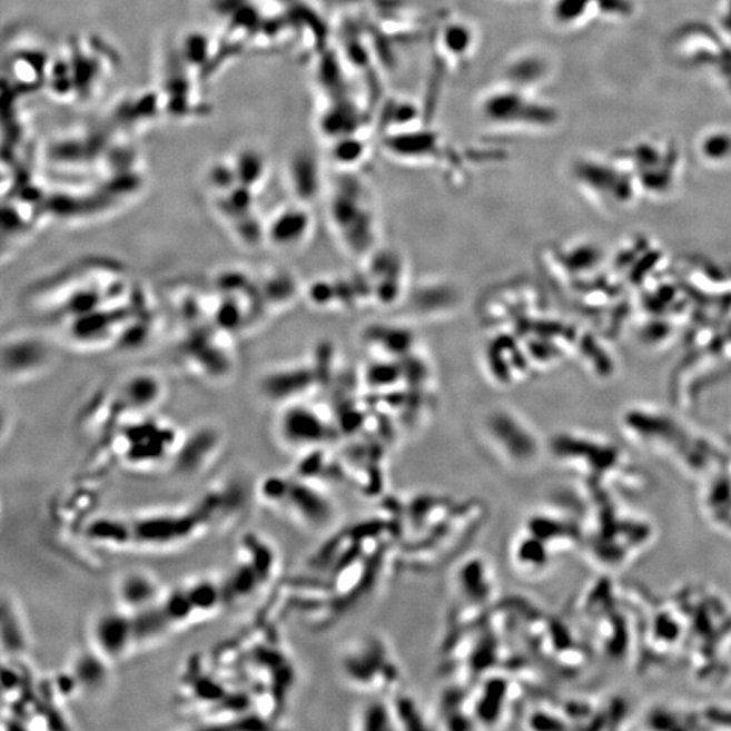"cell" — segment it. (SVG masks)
Instances as JSON below:
<instances>
[{
    "label": "cell",
    "instance_id": "cell-5",
    "mask_svg": "<svg viewBox=\"0 0 731 731\" xmlns=\"http://www.w3.org/2000/svg\"><path fill=\"white\" fill-rule=\"evenodd\" d=\"M93 650L108 661L120 660L140 643L136 618L127 610L108 611L92 624Z\"/></svg>",
    "mask_w": 731,
    "mask_h": 731
},
{
    "label": "cell",
    "instance_id": "cell-3",
    "mask_svg": "<svg viewBox=\"0 0 731 731\" xmlns=\"http://www.w3.org/2000/svg\"><path fill=\"white\" fill-rule=\"evenodd\" d=\"M259 493L268 505L284 510L309 530H324L334 522L336 510L316 481L268 477Z\"/></svg>",
    "mask_w": 731,
    "mask_h": 731
},
{
    "label": "cell",
    "instance_id": "cell-9",
    "mask_svg": "<svg viewBox=\"0 0 731 731\" xmlns=\"http://www.w3.org/2000/svg\"><path fill=\"white\" fill-rule=\"evenodd\" d=\"M476 31L465 22L454 21L441 31L442 51L455 60L467 59L476 48Z\"/></svg>",
    "mask_w": 731,
    "mask_h": 731
},
{
    "label": "cell",
    "instance_id": "cell-6",
    "mask_svg": "<svg viewBox=\"0 0 731 731\" xmlns=\"http://www.w3.org/2000/svg\"><path fill=\"white\" fill-rule=\"evenodd\" d=\"M279 439L287 447L299 450H317L330 436L327 421L308 406L289 405L280 414L277 423Z\"/></svg>",
    "mask_w": 731,
    "mask_h": 731
},
{
    "label": "cell",
    "instance_id": "cell-4",
    "mask_svg": "<svg viewBox=\"0 0 731 731\" xmlns=\"http://www.w3.org/2000/svg\"><path fill=\"white\" fill-rule=\"evenodd\" d=\"M478 111L484 121L500 129L534 127L541 122V108L526 90L502 83L480 99Z\"/></svg>",
    "mask_w": 731,
    "mask_h": 731
},
{
    "label": "cell",
    "instance_id": "cell-1",
    "mask_svg": "<svg viewBox=\"0 0 731 731\" xmlns=\"http://www.w3.org/2000/svg\"><path fill=\"white\" fill-rule=\"evenodd\" d=\"M217 502L206 498L197 508L184 512H161L134 518H101L92 524L93 541L115 546H146L165 549L194 539L209 526Z\"/></svg>",
    "mask_w": 731,
    "mask_h": 731
},
{
    "label": "cell",
    "instance_id": "cell-10",
    "mask_svg": "<svg viewBox=\"0 0 731 731\" xmlns=\"http://www.w3.org/2000/svg\"><path fill=\"white\" fill-rule=\"evenodd\" d=\"M235 171L239 182L254 191L256 185L261 184L266 174V160L255 149H244L234 162Z\"/></svg>",
    "mask_w": 731,
    "mask_h": 731
},
{
    "label": "cell",
    "instance_id": "cell-8",
    "mask_svg": "<svg viewBox=\"0 0 731 731\" xmlns=\"http://www.w3.org/2000/svg\"><path fill=\"white\" fill-rule=\"evenodd\" d=\"M117 592L122 609L132 612V614L152 607L161 597L156 580L151 574L144 572L125 574L118 583Z\"/></svg>",
    "mask_w": 731,
    "mask_h": 731
},
{
    "label": "cell",
    "instance_id": "cell-7",
    "mask_svg": "<svg viewBox=\"0 0 731 731\" xmlns=\"http://www.w3.org/2000/svg\"><path fill=\"white\" fill-rule=\"evenodd\" d=\"M310 233V217L304 209H285L274 217L266 230L274 246L290 249L303 246Z\"/></svg>",
    "mask_w": 731,
    "mask_h": 731
},
{
    "label": "cell",
    "instance_id": "cell-2",
    "mask_svg": "<svg viewBox=\"0 0 731 731\" xmlns=\"http://www.w3.org/2000/svg\"><path fill=\"white\" fill-rule=\"evenodd\" d=\"M330 221L349 251L364 254L376 239V215L371 192L358 180L342 179L330 197Z\"/></svg>",
    "mask_w": 731,
    "mask_h": 731
}]
</instances>
